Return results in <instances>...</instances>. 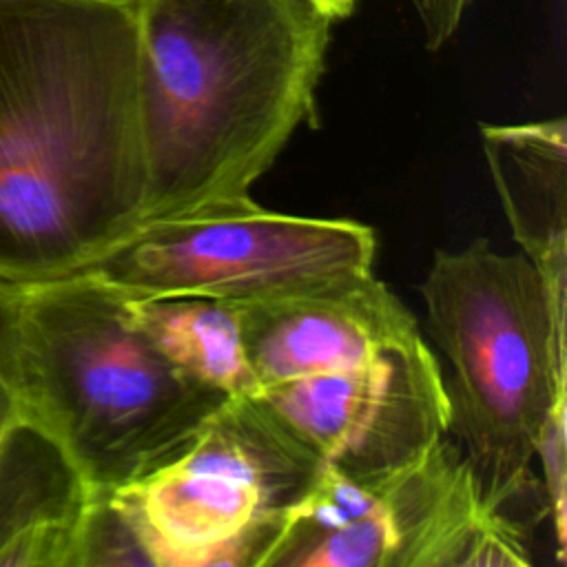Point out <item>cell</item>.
<instances>
[{"label": "cell", "mask_w": 567, "mask_h": 567, "mask_svg": "<svg viewBox=\"0 0 567 567\" xmlns=\"http://www.w3.org/2000/svg\"><path fill=\"white\" fill-rule=\"evenodd\" d=\"M323 472L315 450L259 396H230L171 463L106 492L144 565L261 567Z\"/></svg>", "instance_id": "5b68a950"}, {"label": "cell", "mask_w": 567, "mask_h": 567, "mask_svg": "<svg viewBox=\"0 0 567 567\" xmlns=\"http://www.w3.org/2000/svg\"><path fill=\"white\" fill-rule=\"evenodd\" d=\"M312 2L337 22V20L352 16L359 0H312Z\"/></svg>", "instance_id": "2e32d148"}, {"label": "cell", "mask_w": 567, "mask_h": 567, "mask_svg": "<svg viewBox=\"0 0 567 567\" xmlns=\"http://www.w3.org/2000/svg\"><path fill=\"white\" fill-rule=\"evenodd\" d=\"M135 328L186 377L226 396H259L237 306L208 297L128 299Z\"/></svg>", "instance_id": "7c38bea8"}, {"label": "cell", "mask_w": 567, "mask_h": 567, "mask_svg": "<svg viewBox=\"0 0 567 567\" xmlns=\"http://www.w3.org/2000/svg\"><path fill=\"white\" fill-rule=\"evenodd\" d=\"M523 529L485 505L447 434L416 461L361 481L323 467L261 567H527Z\"/></svg>", "instance_id": "8992f818"}, {"label": "cell", "mask_w": 567, "mask_h": 567, "mask_svg": "<svg viewBox=\"0 0 567 567\" xmlns=\"http://www.w3.org/2000/svg\"><path fill=\"white\" fill-rule=\"evenodd\" d=\"M261 396L323 467L348 478L396 472L450 432L445 381L423 339L359 365L270 385Z\"/></svg>", "instance_id": "ba28073f"}, {"label": "cell", "mask_w": 567, "mask_h": 567, "mask_svg": "<svg viewBox=\"0 0 567 567\" xmlns=\"http://www.w3.org/2000/svg\"><path fill=\"white\" fill-rule=\"evenodd\" d=\"M135 0H0V281L89 268L140 224Z\"/></svg>", "instance_id": "6da1fadb"}, {"label": "cell", "mask_w": 567, "mask_h": 567, "mask_svg": "<svg viewBox=\"0 0 567 567\" xmlns=\"http://www.w3.org/2000/svg\"><path fill=\"white\" fill-rule=\"evenodd\" d=\"M142 221L248 195L317 91L334 20L312 0H135Z\"/></svg>", "instance_id": "7a4b0ae2"}, {"label": "cell", "mask_w": 567, "mask_h": 567, "mask_svg": "<svg viewBox=\"0 0 567 567\" xmlns=\"http://www.w3.org/2000/svg\"><path fill=\"white\" fill-rule=\"evenodd\" d=\"M13 372L22 425L47 436L89 494L182 454L230 399L179 372L89 270L16 284Z\"/></svg>", "instance_id": "3957f363"}, {"label": "cell", "mask_w": 567, "mask_h": 567, "mask_svg": "<svg viewBox=\"0 0 567 567\" xmlns=\"http://www.w3.org/2000/svg\"><path fill=\"white\" fill-rule=\"evenodd\" d=\"M434 341L452 365L450 430L485 505L532 487L529 463L549 414L567 405V332L525 255L478 237L436 250L421 284Z\"/></svg>", "instance_id": "277c9868"}, {"label": "cell", "mask_w": 567, "mask_h": 567, "mask_svg": "<svg viewBox=\"0 0 567 567\" xmlns=\"http://www.w3.org/2000/svg\"><path fill=\"white\" fill-rule=\"evenodd\" d=\"M485 162L512 237L567 317V122L483 124Z\"/></svg>", "instance_id": "30bf717a"}, {"label": "cell", "mask_w": 567, "mask_h": 567, "mask_svg": "<svg viewBox=\"0 0 567 567\" xmlns=\"http://www.w3.org/2000/svg\"><path fill=\"white\" fill-rule=\"evenodd\" d=\"M13 308L16 284L0 281V450L11 432L22 425L13 372Z\"/></svg>", "instance_id": "5bb4252c"}, {"label": "cell", "mask_w": 567, "mask_h": 567, "mask_svg": "<svg viewBox=\"0 0 567 567\" xmlns=\"http://www.w3.org/2000/svg\"><path fill=\"white\" fill-rule=\"evenodd\" d=\"M370 226L277 213L250 195L142 221L89 272L128 299L246 303L372 272Z\"/></svg>", "instance_id": "52a82bcc"}, {"label": "cell", "mask_w": 567, "mask_h": 567, "mask_svg": "<svg viewBox=\"0 0 567 567\" xmlns=\"http://www.w3.org/2000/svg\"><path fill=\"white\" fill-rule=\"evenodd\" d=\"M89 487L62 452L29 425L0 450V565L78 567Z\"/></svg>", "instance_id": "8fae6325"}, {"label": "cell", "mask_w": 567, "mask_h": 567, "mask_svg": "<svg viewBox=\"0 0 567 567\" xmlns=\"http://www.w3.org/2000/svg\"><path fill=\"white\" fill-rule=\"evenodd\" d=\"M536 458H540L545 474V509L554 525V536L558 543V558L565 556V478H567V405L556 408L536 443Z\"/></svg>", "instance_id": "4fadbf2b"}, {"label": "cell", "mask_w": 567, "mask_h": 567, "mask_svg": "<svg viewBox=\"0 0 567 567\" xmlns=\"http://www.w3.org/2000/svg\"><path fill=\"white\" fill-rule=\"evenodd\" d=\"M235 306L261 390L359 365L423 339L414 315L374 272Z\"/></svg>", "instance_id": "9c48e42d"}, {"label": "cell", "mask_w": 567, "mask_h": 567, "mask_svg": "<svg viewBox=\"0 0 567 567\" xmlns=\"http://www.w3.org/2000/svg\"><path fill=\"white\" fill-rule=\"evenodd\" d=\"M419 18L427 49H441L458 31L470 0H408Z\"/></svg>", "instance_id": "9a60e30c"}]
</instances>
